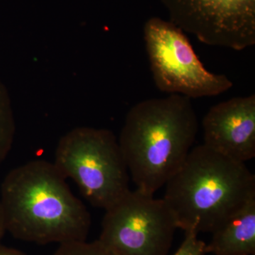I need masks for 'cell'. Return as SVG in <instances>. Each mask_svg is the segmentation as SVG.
Masks as SVG:
<instances>
[{
  "mask_svg": "<svg viewBox=\"0 0 255 255\" xmlns=\"http://www.w3.org/2000/svg\"><path fill=\"white\" fill-rule=\"evenodd\" d=\"M53 163L95 207L107 210L130 190V174L119 140L107 129L70 130L58 142Z\"/></svg>",
  "mask_w": 255,
  "mask_h": 255,
  "instance_id": "4",
  "label": "cell"
},
{
  "mask_svg": "<svg viewBox=\"0 0 255 255\" xmlns=\"http://www.w3.org/2000/svg\"><path fill=\"white\" fill-rule=\"evenodd\" d=\"M54 255H119L100 241L87 243L86 241L63 243Z\"/></svg>",
  "mask_w": 255,
  "mask_h": 255,
  "instance_id": "11",
  "label": "cell"
},
{
  "mask_svg": "<svg viewBox=\"0 0 255 255\" xmlns=\"http://www.w3.org/2000/svg\"><path fill=\"white\" fill-rule=\"evenodd\" d=\"M0 255H24V254L16 250L0 246Z\"/></svg>",
  "mask_w": 255,
  "mask_h": 255,
  "instance_id": "13",
  "label": "cell"
},
{
  "mask_svg": "<svg viewBox=\"0 0 255 255\" xmlns=\"http://www.w3.org/2000/svg\"><path fill=\"white\" fill-rule=\"evenodd\" d=\"M206 254L255 255V199L212 233Z\"/></svg>",
  "mask_w": 255,
  "mask_h": 255,
  "instance_id": "9",
  "label": "cell"
},
{
  "mask_svg": "<svg viewBox=\"0 0 255 255\" xmlns=\"http://www.w3.org/2000/svg\"><path fill=\"white\" fill-rule=\"evenodd\" d=\"M99 241L119 255H167L177 229L163 199L135 189L105 210Z\"/></svg>",
  "mask_w": 255,
  "mask_h": 255,
  "instance_id": "6",
  "label": "cell"
},
{
  "mask_svg": "<svg viewBox=\"0 0 255 255\" xmlns=\"http://www.w3.org/2000/svg\"><path fill=\"white\" fill-rule=\"evenodd\" d=\"M54 163L36 159L10 171L1 186L5 226L22 241H86L91 216Z\"/></svg>",
  "mask_w": 255,
  "mask_h": 255,
  "instance_id": "1",
  "label": "cell"
},
{
  "mask_svg": "<svg viewBox=\"0 0 255 255\" xmlns=\"http://www.w3.org/2000/svg\"><path fill=\"white\" fill-rule=\"evenodd\" d=\"M199 130L191 99H149L129 110L119 139L137 190L154 195L189 155Z\"/></svg>",
  "mask_w": 255,
  "mask_h": 255,
  "instance_id": "2",
  "label": "cell"
},
{
  "mask_svg": "<svg viewBox=\"0 0 255 255\" xmlns=\"http://www.w3.org/2000/svg\"><path fill=\"white\" fill-rule=\"evenodd\" d=\"M164 187L162 199L184 233H212L255 199L246 163L204 144L192 147Z\"/></svg>",
  "mask_w": 255,
  "mask_h": 255,
  "instance_id": "3",
  "label": "cell"
},
{
  "mask_svg": "<svg viewBox=\"0 0 255 255\" xmlns=\"http://www.w3.org/2000/svg\"><path fill=\"white\" fill-rule=\"evenodd\" d=\"M5 230H6V226H5L4 213H3L2 206L0 200V239L4 234Z\"/></svg>",
  "mask_w": 255,
  "mask_h": 255,
  "instance_id": "14",
  "label": "cell"
},
{
  "mask_svg": "<svg viewBox=\"0 0 255 255\" xmlns=\"http://www.w3.org/2000/svg\"><path fill=\"white\" fill-rule=\"evenodd\" d=\"M144 41L156 87L189 99L215 97L232 88L226 75L209 71L185 32L169 21L152 17L143 28Z\"/></svg>",
  "mask_w": 255,
  "mask_h": 255,
  "instance_id": "5",
  "label": "cell"
},
{
  "mask_svg": "<svg viewBox=\"0 0 255 255\" xmlns=\"http://www.w3.org/2000/svg\"><path fill=\"white\" fill-rule=\"evenodd\" d=\"M171 22L209 46L255 45V0H161Z\"/></svg>",
  "mask_w": 255,
  "mask_h": 255,
  "instance_id": "7",
  "label": "cell"
},
{
  "mask_svg": "<svg viewBox=\"0 0 255 255\" xmlns=\"http://www.w3.org/2000/svg\"><path fill=\"white\" fill-rule=\"evenodd\" d=\"M206 243L195 233H185V238L174 255H206Z\"/></svg>",
  "mask_w": 255,
  "mask_h": 255,
  "instance_id": "12",
  "label": "cell"
},
{
  "mask_svg": "<svg viewBox=\"0 0 255 255\" xmlns=\"http://www.w3.org/2000/svg\"><path fill=\"white\" fill-rule=\"evenodd\" d=\"M204 145L239 162L255 157V95L233 97L211 107L202 121Z\"/></svg>",
  "mask_w": 255,
  "mask_h": 255,
  "instance_id": "8",
  "label": "cell"
},
{
  "mask_svg": "<svg viewBox=\"0 0 255 255\" xmlns=\"http://www.w3.org/2000/svg\"><path fill=\"white\" fill-rule=\"evenodd\" d=\"M15 123L11 100L0 80V167L4 162L14 140Z\"/></svg>",
  "mask_w": 255,
  "mask_h": 255,
  "instance_id": "10",
  "label": "cell"
}]
</instances>
